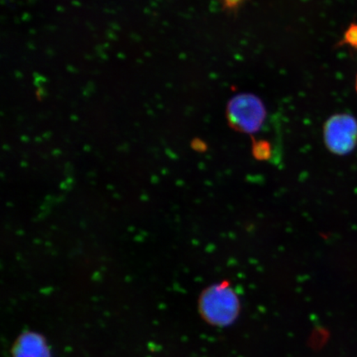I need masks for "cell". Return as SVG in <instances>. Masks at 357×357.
<instances>
[{
	"instance_id": "cell-1",
	"label": "cell",
	"mask_w": 357,
	"mask_h": 357,
	"mask_svg": "<svg viewBox=\"0 0 357 357\" xmlns=\"http://www.w3.org/2000/svg\"><path fill=\"white\" fill-rule=\"evenodd\" d=\"M199 310L205 322L215 327H227L238 319L239 298L231 285L223 281L211 285L201 294Z\"/></svg>"
},
{
	"instance_id": "cell-2",
	"label": "cell",
	"mask_w": 357,
	"mask_h": 357,
	"mask_svg": "<svg viewBox=\"0 0 357 357\" xmlns=\"http://www.w3.org/2000/svg\"><path fill=\"white\" fill-rule=\"evenodd\" d=\"M226 116L234 130L252 134L260 130L265 122L266 111L258 97L252 93H241L227 104Z\"/></svg>"
},
{
	"instance_id": "cell-3",
	"label": "cell",
	"mask_w": 357,
	"mask_h": 357,
	"mask_svg": "<svg viewBox=\"0 0 357 357\" xmlns=\"http://www.w3.org/2000/svg\"><path fill=\"white\" fill-rule=\"evenodd\" d=\"M326 146L331 153L346 155L357 144V120L349 114H337L326 121L324 128Z\"/></svg>"
},
{
	"instance_id": "cell-4",
	"label": "cell",
	"mask_w": 357,
	"mask_h": 357,
	"mask_svg": "<svg viewBox=\"0 0 357 357\" xmlns=\"http://www.w3.org/2000/svg\"><path fill=\"white\" fill-rule=\"evenodd\" d=\"M15 357H50L42 337L35 334L24 335L16 343Z\"/></svg>"
},
{
	"instance_id": "cell-5",
	"label": "cell",
	"mask_w": 357,
	"mask_h": 357,
	"mask_svg": "<svg viewBox=\"0 0 357 357\" xmlns=\"http://www.w3.org/2000/svg\"><path fill=\"white\" fill-rule=\"evenodd\" d=\"M343 43L350 47L357 48V24H351L346 31Z\"/></svg>"
},
{
	"instance_id": "cell-6",
	"label": "cell",
	"mask_w": 357,
	"mask_h": 357,
	"mask_svg": "<svg viewBox=\"0 0 357 357\" xmlns=\"http://www.w3.org/2000/svg\"><path fill=\"white\" fill-rule=\"evenodd\" d=\"M253 151L258 158H266L270 154V145L265 141L257 142L254 144Z\"/></svg>"
},
{
	"instance_id": "cell-7",
	"label": "cell",
	"mask_w": 357,
	"mask_h": 357,
	"mask_svg": "<svg viewBox=\"0 0 357 357\" xmlns=\"http://www.w3.org/2000/svg\"><path fill=\"white\" fill-rule=\"evenodd\" d=\"M244 0H223V6L227 10H234L238 8Z\"/></svg>"
},
{
	"instance_id": "cell-8",
	"label": "cell",
	"mask_w": 357,
	"mask_h": 357,
	"mask_svg": "<svg viewBox=\"0 0 357 357\" xmlns=\"http://www.w3.org/2000/svg\"><path fill=\"white\" fill-rule=\"evenodd\" d=\"M356 89L357 92V75H356Z\"/></svg>"
}]
</instances>
